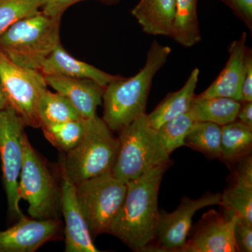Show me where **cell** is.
I'll use <instances>...</instances> for the list:
<instances>
[{
  "mask_svg": "<svg viewBox=\"0 0 252 252\" xmlns=\"http://www.w3.org/2000/svg\"><path fill=\"white\" fill-rule=\"evenodd\" d=\"M233 10L247 27L252 30V0H220Z\"/></svg>",
  "mask_w": 252,
  "mask_h": 252,
  "instance_id": "30",
  "label": "cell"
},
{
  "mask_svg": "<svg viewBox=\"0 0 252 252\" xmlns=\"http://www.w3.org/2000/svg\"><path fill=\"white\" fill-rule=\"evenodd\" d=\"M21 118L9 105L0 110V158L8 211L14 219L25 215L20 208L18 179L23 161V139L26 135Z\"/></svg>",
  "mask_w": 252,
  "mask_h": 252,
  "instance_id": "9",
  "label": "cell"
},
{
  "mask_svg": "<svg viewBox=\"0 0 252 252\" xmlns=\"http://www.w3.org/2000/svg\"><path fill=\"white\" fill-rule=\"evenodd\" d=\"M190 111L165 122L158 129L157 135L162 147L171 154L175 149L185 146L186 137L196 122Z\"/></svg>",
  "mask_w": 252,
  "mask_h": 252,
  "instance_id": "26",
  "label": "cell"
},
{
  "mask_svg": "<svg viewBox=\"0 0 252 252\" xmlns=\"http://www.w3.org/2000/svg\"><path fill=\"white\" fill-rule=\"evenodd\" d=\"M175 11V0H140L131 14L146 34L170 37Z\"/></svg>",
  "mask_w": 252,
  "mask_h": 252,
  "instance_id": "18",
  "label": "cell"
},
{
  "mask_svg": "<svg viewBox=\"0 0 252 252\" xmlns=\"http://www.w3.org/2000/svg\"><path fill=\"white\" fill-rule=\"evenodd\" d=\"M169 165H160L127 182L124 203L113 220L109 234L135 251H144L156 240L160 212L159 189Z\"/></svg>",
  "mask_w": 252,
  "mask_h": 252,
  "instance_id": "1",
  "label": "cell"
},
{
  "mask_svg": "<svg viewBox=\"0 0 252 252\" xmlns=\"http://www.w3.org/2000/svg\"><path fill=\"white\" fill-rule=\"evenodd\" d=\"M0 86L8 105L25 125L40 127L38 102L48 86L44 74L40 71L20 67L0 51Z\"/></svg>",
  "mask_w": 252,
  "mask_h": 252,
  "instance_id": "8",
  "label": "cell"
},
{
  "mask_svg": "<svg viewBox=\"0 0 252 252\" xmlns=\"http://www.w3.org/2000/svg\"><path fill=\"white\" fill-rule=\"evenodd\" d=\"M234 235L238 252H252V224L238 220L235 223Z\"/></svg>",
  "mask_w": 252,
  "mask_h": 252,
  "instance_id": "29",
  "label": "cell"
},
{
  "mask_svg": "<svg viewBox=\"0 0 252 252\" xmlns=\"http://www.w3.org/2000/svg\"><path fill=\"white\" fill-rule=\"evenodd\" d=\"M61 20L41 11L20 19L0 35V51L20 67L40 71L61 43Z\"/></svg>",
  "mask_w": 252,
  "mask_h": 252,
  "instance_id": "3",
  "label": "cell"
},
{
  "mask_svg": "<svg viewBox=\"0 0 252 252\" xmlns=\"http://www.w3.org/2000/svg\"><path fill=\"white\" fill-rule=\"evenodd\" d=\"M40 72L44 76H63L76 79H92L105 87L121 76L112 75L89 63L79 61L68 54L61 43L49 55Z\"/></svg>",
  "mask_w": 252,
  "mask_h": 252,
  "instance_id": "16",
  "label": "cell"
},
{
  "mask_svg": "<svg viewBox=\"0 0 252 252\" xmlns=\"http://www.w3.org/2000/svg\"><path fill=\"white\" fill-rule=\"evenodd\" d=\"M44 77L47 85L66 97L83 119H90L97 116V107L102 102L104 86L92 79L63 76Z\"/></svg>",
  "mask_w": 252,
  "mask_h": 252,
  "instance_id": "15",
  "label": "cell"
},
{
  "mask_svg": "<svg viewBox=\"0 0 252 252\" xmlns=\"http://www.w3.org/2000/svg\"><path fill=\"white\" fill-rule=\"evenodd\" d=\"M252 102V50L248 49L245 61V73L241 90V102Z\"/></svg>",
  "mask_w": 252,
  "mask_h": 252,
  "instance_id": "31",
  "label": "cell"
},
{
  "mask_svg": "<svg viewBox=\"0 0 252 252\" xmlns=\"http://www.w3.org/2000/svg\"><path fill=\"white\" fill-rule=\"evenodd\" d=\"M118 141L112 175L125 183L155 167L170 164V155L162 147L157 130L149 125L147 114L121 131Z\"/></svg>",
  "mask_w": 252,
  "mask_h": 252,
  "instance_id": "5",
  "label": "cell"
},
{
  "mask_svg": "<svg viewBox=\"0 0 252 252\" xmlns=\"http://www.w3.org/2000/svg\"><path fill=\"white\" fill-rule=\"evenodd\" d=\"M199 74L200 70L195 68L182 89L167 94L153 112L147 114V121L151 127L157 130L165 122L188 112L195 95Z\"/></svg>",
  "mask_w": 252,
  "mask_h": 252,
  "instance_id": "19",
  "label": "cell"
},
{
  "mask_svg": "<svg viewBox=\"0 0 252 252\" xmlns=\"http://www.w3.org/2000/svg\"><path fill=\"white\" fill-rule=\"evenodd\" d=\"M7 106V102H6V99L5 98L4 94H3L2 90H1V86H0V110H1V109L6 108Z\"/></svg>",
  "mask_w": 252,
  "mask_h": 252,
  "instance_id": "33",
  "label": "cell"
},
{
  "mask_svg": "<svg viewBox=\"0 0 252 252\" xmlns=\"http://www.w3.org/2000/svg\"><path fill=\"white\" fill-rule=\"evenodd\" d=\"M45 0H0V35L16 21L35 14Z\"/></svg>",
  "mask_w": 252,
  "mask_h": 252,
  "instance_id": "27",
  "label": "cell"
},
{
  "mask_svg": "<svg viewBox=\"0 0 252 252\" xmlns=\"http://www.w3.org/2000/svg\"><path fill=\"white\" fill-rule=\"evenodd\" d=\"M238 217L210 211L203 215L195 231L187 240L183 252H238L234 229Z\"/></svg>",
  "mask_w": 252,
  "mask_h": 252,
  "instance_id": "11",
  "label": "cell"
},
{
  "mask_svg": "<svg viewBox=\"0 0 252 252\" xmlns=\"http://www.w3.org/2000/svg\"><path fill=\"white\" fill-rule=\"evenodd\" d=\"M172 49L157 40L147 51L144 67L134 77H121L104 87L102 120L113 132L126 128L140 116L146 107L154 78L166 63Z\"/></svg>",
  "mask_w": 252,
  "mask_h": 252,
  "instance_id": "2",
  "label": "cell"
},
{
  "mask_svg": "<svg viewBox=\"0 0 252 252\" xmlns=\"http://www.w3.org/2000/svg\"><path fill=\"white\" fill-rule=\"evenodd\" d=\"M78 203L93 239L108 233L125 198L127 185L112 172L75 185Z\"/></svg>",
  "mask_w": 252,
  "mask_h": 252,
  "instance_id": "6",
  "label": "cell"
},
{
  "mask_svg": "<svg viewBox=\"0 0 252 252\" xmlns=\"http://www.w3.org/2000/svg\"><path fill=\"white\" fill-rule=\"evenodd\" d=\"M197 1L175 0V21L170 37L184 47H192L201 40Z\"/></svg>",
  "mask_w": 252,
  "mask_h": 252,
  "instance_id": "21",
  "label": "cell"
},
{
  "mask_svg": "<svg viewBox=\"0 0 252 252\" xmlns=\"http://www.w3.org/2000/svg\"><path fill=\"white\" fill-rule=\"evenodd\" d=\"M46 140L55 147L67 152L74 148L84 137L86 119L41 126Z\"/></svg>",
  "mask_w": 252,
  "mask_h": 252,
  "instance_id": "25",
  "label": "cell"
},
{
  "mask_svg": "<svg viewBox=\"0 0 252 252\" xmlns=\"http://www.w3.org/2000/svg\"><path fill=\"white\" fill-rule=\"evenodd\" d=\"M236 120L252 127V102H241Z\"/></svg>",
  "mask_w": 252,
  "mask_h": 252,
  "instance_id": "32",
  "label": "cell"
},
{
  "mask_svg": "<svg viewBox=\"0 0 252 252\" xmlns=\"http://www.w3.org/2000/svg\"><path fill=\"white\" fill-rule=\"evenodd\" d=\"M58 220H36L26 216L16 224L0 231V252H34L57 238L61 231Z\"/></svg>",
  "mask_w": 252,
  "mask_h": 252,
  "instance_id": "12",
  "label": "cell"
},
{
  "mask_svg": "<svg viewBox=\"0 0 252 252\" xmlns=\"http://www.w3.org/2000/svg\"><path fill=\"white\" fill-rule=\"evenodd\" d=\"M19 179L18 193L21 199L28 202V211L32 218L58 220L60 191L49 169L26 135L23 139V161Z\"/></svg>",
  "mask_w": 252,
  "mask_h": 252,
  "instance_id": "7",
  "label": "cell"
},
{
  "mask_svg": "<svg viewBox=\"0 0 252 252\" xmlns=\"http://www.w3.org/2000/svg\"><path fill=\"white\" fill-rule=\"evenodd\" d=\"M60 202L65 221L66 252H99L78 203L75 185L62 173Z\"/></svg>",
  "mask_w": 252,
  "mask_h": 252,
  "instance_id": "13",
  "label": "cell"
},
{
  "mask_svg": "<svg viewBox=\"0 0 252 252\" xmlns=\"http://www.w3.org/2000/svg\"><path fill=\"white\" fill-rule=\"evenodd\" d=\"M221 193H207L198 199L186 197L172 212H160L157 236L158 252H182L195 214L204 207L220 205ZM153 249V250H154Z\"/></svg>",
  "mask_w": 252,
  "mask_h": 252,
  "instance_id": "10",
  "label": "cell"
},
{
  "mask_svg": "<svg viewBox=\"0 0 252 252\" xmlns=\"http://www.w3.org/2000/svg\"><path fill=\"white\" fill-rule=\"evenodd\" d=\"M241 102L223 97L195 95L189 109L197 122L215 123L220 126L236 120Z\"/></svg>",
  "mask_w": 252,
  "mask_h": 252,
  "instance_id": "20",
  "label": "cell"
},
{
  "mask_svg": "<svg viewBox=\"0 0 252 252\" xmlns=\"http://www.w3.org/2000/svg\"><path fill=\"white\" fill-rule=\"evenodd\" d=\"M233 185L221 194L220 205L226 215H235L239 220L252 224V160L243 159Z\"/></svg>",
  "mask_w": 252,
  "mask_h": 252,
  "instance_id": "17",
  "label": "cell"
},
{
  "mask_svg": "<svg viewBox=\"0 0 252 252\" xmlns=\"http://www.w3.org/2000/svg\"><path fill=\"white\" fill-rule=\"evenodd\" d=\"M86 0H45L41 11L44 14L51 17L61 18L66 10L73 4ZM104 4L114 5L120 2L122 0H95Z\"/></svg>",
  "mask_w": 252,
  "mask_h": 252,
  "instance_id": "28",
  "label": "cell"
},
{
  "mask_svg": "<svg viewBox=\"0 0 252 252\" xmlns=\"http://www.w3.org/2000/svg\"><path fill=\"white\" fill-rule=\"evenodd\" d=\"M185 145L212 158H221V126L196 122L186 137Z\"/></svg>",
  "mask_w": 252,
  "mask_h": 252,
  "instance_id": "24",
  "label": "cell"
},
{
  "mask_svg": "<svg viewBox=\"0 0 252 252\" xmlns=\"http://www.w3.org/2000/svg\"><path fill=\"white\" fill-rule=\"evenodd\" d=\"M102 119H86L85 133L74 148L66 152L62 173L77 185L93 177L112 172L119 141Z\"/></svg>",
  "mask_w": 252,
  "mask_h": 252,
  "instance_id": "4",
  "label": "cell"
},
{
  "mask_svg": "<svg viewBox=\"0 0 252 252\" xmlns=\"http://www.w3.org/2000/svg\"><path fill=\"white\" fill-rule=\"evenodd\" d=\"M252 145V127L238 120L221 126V159L234 162L248 157Z\"/></svg>",
  "mask_w": 252,
  "mask_h": 252,
  "instance_id": "22",
  "label": "cell"
},
{
  "mask_svg": "<svg viewBox=\"0 0 252 252\" xmlns=\"http://www.w3.org/2000/svg\"><path fill=\"white\" fill-rule=\"evenodd\" d=\"M37 112L41 126L83 119L66 97L48 89L41 94Z\"/></svg>",
  "mask_w": 252,
  "mask_h": 252,
  "instance_id": "23",
  "label": "cell"
},
{
  "mask_svg": "<svg viewBox=\"0 0 252 252\" xmlns=\"http://www.w3.org/2000/svg\"><path fill=\"white\" fill-rule=\"evenodd\" d=\"M245 32L228 48L229 58L223 70L208 88L198 94L200 97H223L241 102L242 84L245 73V61L248 47Z\"/></svg>",
  "mask_w": 252,
  "mask_h": 252,
  "instance_id": "14",
  "label": "cell"
}]
</instances>
